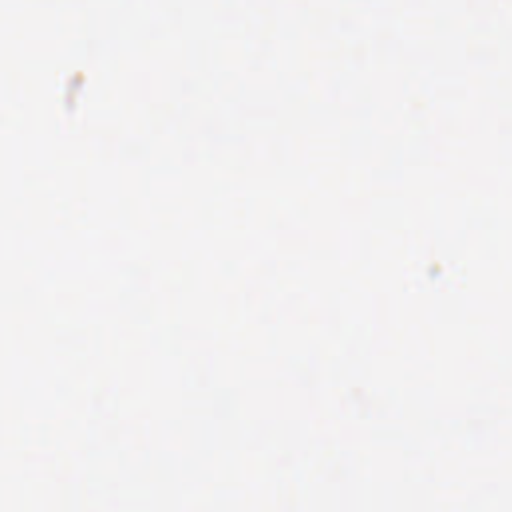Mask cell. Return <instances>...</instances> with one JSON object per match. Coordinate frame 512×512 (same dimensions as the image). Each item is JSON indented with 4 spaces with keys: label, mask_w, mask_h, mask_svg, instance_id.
Segmentation results:
<instances>
[]
</instances>
